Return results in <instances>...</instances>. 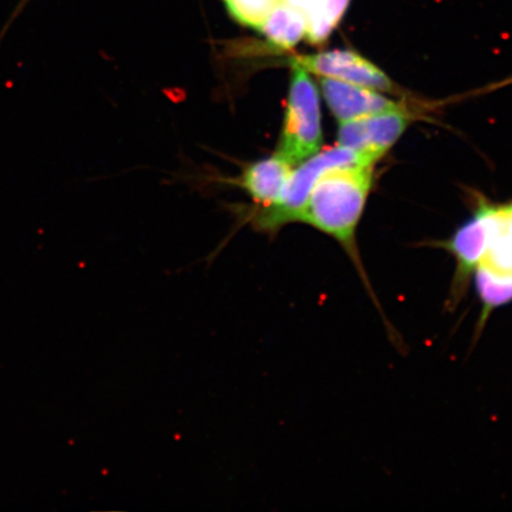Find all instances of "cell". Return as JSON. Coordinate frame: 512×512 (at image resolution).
Returning <instances> with one entry per match:
<instances>
[{
    "instance_id": "cell-1",
    "label": "cell",
    "mask_w": 512,
    "mask_h": 512,
    "mask_svg": "<svg viewBox=\"0 0 512 512\" xmlns=\"http://www.w3.org/2000/svg\"><path fill=\"white\" fill-rule=\"evenodd\" d=\"M373 166H348L325 171L317 179L297 221L311 224L335 238L349 254L361 275L364 287L389 331V337L398 345L402 342L398 332L390 324L366 271L356 245V228L373 182Z\"/></svg>"
},
{
    "instance_id": "cell-2",
    "label": "cell",
    "mask_w": 512,
    "mask_h": 512,
    "mask_svg": "<svg viewBox=\"0 0 512 512\" xmlns=\"http://www.w3.org/2000/svg\"><path fill=\"white\" fill-rule=\"evenodd\" d=\"M480 303L477 329L492 313L512 303V202L494 206L488 252L473 273Z\"/></svg>"
},
{
    "instance_id": "cell-3",
    "label": "cell",
    "mask_w": 512,
    "mask_h": 512,
    "mask_svg": "<svg viewBox=\"0 0 512 512\" xmlns=\"http://www.w3.org/2000/svg\"><path fill=\"white\" fill-rule=\"evenodd\" d=\"M322 146L319 94L309 72L293 63L283 138L277 155L292 166L315 156Z\"/></svg>"
},
{
    "instance_id": "cell-4",
    "label": "cell",
    "mask_w": 512,
    "mask_h": 512,
    "mask_svg": "<svg viewBox=\"0 0 512 512\" xmlns=\"http://www.w3.org/2000/svg\"><path fill=\"white\" fill-rule=\"evenodd\" d=\"M375 163L373 158L339 145L334 149L316 153L305 160L297 171L292 172L279 202L262 211L256 219V226L274 232L288 222H296L313 185L325 171L348 166H373Z\"/></svg>"
},
{
    "instance_id": "cell-5",
    "label": "cell",
    "mask_w": 512,
    "mask_h": 512,
    "mask_svg": "<svg viewBox=\"0 0 512 512\" xmlns=\"http://www.w3.org/2000/svg\"><path fill=\"white\" fill-rule=\"evenodd\" d=\"M492 214L494 206L483 204L473 219L457 230L450 241L445 242L444 247L452 253L457 266L447 300V306L452 310L462 303L476 267L488 252Z\"/></svg>"
},
{
    "instance_id": "cell-6",
    "label": "cell",
    "mask_w": 512,
    "mask_h": 512,
    "mask_svg": "<svg viewBox=\"0 0 512 512\" xmlns=\"http://www.w3.org/2000/svg\"><path fill=\"white\" fill-rule=\"evenodd\" d=\"M407 126V114L400 107L343 121L338 131V145L362 153L377 162L398 142Z\"/></svg>"
},
{
    "instance_id": "cell-7",
    "label": "cell",
    "mask_w": 512,
    "mask_h": 512,
    "mask_svg": "<svg viewBox=\"0 0 512 512\" xmlns=\"http://www.w3.org/2000/svg\"><path fill=\"white\" fill-rule=\"evenodd\" d=\"M309 73L325 78L341 80L354 85L374 89L377 92H393L395 85L379 67L351 50H332L315 55L294 57Z\"/></svg>"
},
{
    "instance_id": "cell-8",
    "label": "cell",
    "mask_w": 512,
    "mask_h": 512,
    "mask_svg": "<svg viewBox=\"0 0 512 512\" xmlns=\"http://www.w3.org/2000/svg\"><path fill=\"white\" fill-rule=\"evenodd\" d=\"M320 85L330 110L341 123L400 107L374 89L354 83L325 78Z\"/></svg>"
},
{
    "instance_id": "cell-9",
    "label": "cell",
    "mask_w": 512,
    "mask_h": 512,
    "mask_svg": "<svg viewBox=\"0 0 512 512\" xmlns=\"http://www.w3.org/2000/svg\"><path fill=\"white\" fill-rule=\"evenodd\" d=\"M292 172V165L275 155L249 166L241 183L254 200L271 207L279 202Z\"/></svg>"
},
{
    "instance_id": "cell-10",
    "label": "cell",
    "mask_w": 512,
    "mask_h": 512,
    "mask_svg": "<svg viewBox=\"0 0 512 512\" xmlns=\"http://www.w3.org/2000/svg\"><path fill=\"white\" fill-rule=\"evenodd\" d=\"M259 30L275 48L292 49L306 36L307 24L302 12L280 0Z\"/></svg>"
},
{
    "instance_id": "cell-11",
    "label": "cell",
    "mask_w": 512,
    "mask_h": 512,
    "mask_svg": "<svg viewBox=\"0 0 512 512\" xmlns=\"http://www.w3.org/2000/svg\"><path fill=\"white\" fill-rule=\"evenodd\" d=\"M280 0H226L230 14L247 27L259 30Z\"/></svg>"
},
{
    "instance_id": "cell-12",
    "label": "cell",
    "mask_w": 512,
    "mask_h": 512,
    "mask_svg": "<svg viewBox=\"0 0 512 512\" xmlns=\"http://www.w3.org/2000/svg\"><path fill=\"white\" fill-rule=\"evenodd\" d=\"M28 2H29V0H22L21 4H19V6H18L17 10L15 11L14 16H12V17H11V19H10V21H9L8 25H6V27H5L4 31L2 32V34H0V41H2V40H3L4 34H5L6 30H8L9 25H10L12 22H14V19H15L19 14H21V11L23 10L24 5H25V4H28Z\"/></svg>"
}]
</instances>
